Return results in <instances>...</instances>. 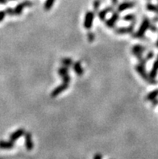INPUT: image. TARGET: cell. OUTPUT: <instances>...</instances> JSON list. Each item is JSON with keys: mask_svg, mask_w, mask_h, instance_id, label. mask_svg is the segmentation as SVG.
I'll return each mask as SVG.
<instances>
[{"mask_svg": "<svg viewBox=\"0 0 158 159\" xmlns=\"http://www.w3.org/2000/svg\"><path fill=\"white\" fill-rule=\"evenodd\" d=\"M135 70H136V73L141 77V79L144 81H145L146 83H149L151 85H155L158 83L156 79H152L150 76L149 74L147 72L146 67L143 66L142 65L137 64L135 66Z\"/></svg>", "mask_w": 158, "mask_h": 159, "instance_id": "cell-2", "label": "cell"}, {"mask_svg": "<svg viewBox=\"0 0 158 159\" xmlns=\"http://www.w3.org/2000/svg\"><path fill=\"white\" fill-rule=\"evenodd\" d=\"M150 24H151V21L148 17H144V18H143L142 22H141V24H140L138 30L136 31V32L132 33V37H134V38H136V39L144 38L146 32L149 29Z\"/></svg>", "mask_w": 158, "mask_h": 159, "instance_id": "cell-1", "label": "cell"}, {"mask_svg": "<svg viewBox=\"0 0 158 159\" xmlns=\"http://www.w3.org/2000/svg\"><path fill=\"white\" fill-rule=\"evenodd\" d=\"M73 69H74V72L78 76L81 77L84 75V70H83V67L82 66V63L80 61H75L73 64Z\"/></svg>", "mask_w": 158, "mask_h": 159, "instance_id": "cell-12", "label": "cell"}, {"mask_svg": "<svg viewBox=\"0 0 158 159\" xmlns=\"http://www.w3.org/2000/svg\"><path fill=\"white\" fill-rule=\"evenodd\" d=\"M111 2L112 6L115 7V6H117V5H118V3H119V0H111Z\"/></svg>", "mask_w": 158, "mask_h": 159, "instance_id": "cell-31", "label": "cell"}, {"mask_svg": "<svg viewBox=\"0 0 158 159\" xmlns=\"http://www.w3.org/2000/svg\"><path fill=\"white\" fill-rule=\"evenodd\" d=\"M55 1L56 0H45L44 3V10L46 11H50L53 7L54 3H55Z\"/></svg>", "mask_w": 158, "mask_h": 159, "instance_id": "cell-18", "label": "cell"}, {"mask_svg": "<svg viewBox=\"0 0 158 159\" xmlns=\"http://www.w3.org/2000/svg\"><path fill=\"white\" fill-rule=\"evenodd\" d=\"M153 57H154V52L152 50H151L147 53L146 57H145V59H146L147 61H150L151 59L153 58Z\"/></svg>", "mask_w": 158, "mask_h": 159, "instance_id": "cell-26", "label": "cell"}, {"mask_svg": "<svg viewBox=\"0 0 158 159\" xmlns=\"http://www.w3.org/2000/svg\"><path fill=\"white\" fill-rule=\"evenodd\" d=\"M87 39H88L89 42H93L95 40V35H94V32L89 31L88 33H87Z\"/></svg>", "mask_w": 158, "mask_h": 159, "instance_id": "cell-23", "label": "cell"}, {"mask_svg": "<svg viewBox=\"0 0 158 159\" xmlns=\"http://www.w3.org/2000/svg\"><path fill=\"white\" fill-rule=\"evenodd\" d=\"M25 133H26V132H25V129H23V128L17 129L16 131L13 132V133L10 135V141L15 142V141H16L17 140L20 139L21 137H24Z\"/></svg>", "mask_w": 158, "mask_h": 159, "instance_id": "cell-11", "label": "cell"}, {"mask_svg": "<svg viewBox=\"0 0 158 159\" xmlns=\"http://www.w3.org/2000/svg\"><path fill=\"white\" fill-rule=\"evenodd\" d=\"M156 14L158 15V4H157V12H156Z\"/></svg>", "mask_w": 158, "mask_h": 159, "instance_id": "cell-35", "label": "cell"}, {"mask_svg": "<svg viewBox=\"0 0 158 159\" xmlns=\"http://www.w3.org/2000/svg\"><path fill=\"white\" fill-rule=\"evenodd\" d=\"M151 102H152V107H156V106H157V105H158V99H153V100L151 101Z\"/></svg>", "mask_w": 158, "mask_h": 159, "instance_id": "cell-30", "label": "cell"}, {"mask_svg": "<svg viewBox=\"0 0 158 159\" xmlns=\"http://www.w3.org/2000/svg\"><path fill=\"white\" fill-rule=\"evenodd\" d=\"M24 145H25V148L28 149V151H31L34 148V143H33V141H32V133L30 132H28V133H25L24 134Z\"/></svg>", "mask_w": 158, "mask_h": 159, "instance_id": "cell-8", "label": "cell"}, {"mask_svg": "<svg viewBox=\"0 0 158 159\" xmlns=\"http://www.w3.org/2000/svg\"><path fill=\"white\" fill-rule=\"evenodd\" d=\"M33 5L32 1L30 0H25L24 2H20L16 6V7L14 8V11H15V16H19L22 14L23 11L25 7H31Z\"/></svg>", "mask_w": 158, "mask_h": 159, "instance_id": "cell-6", "label": "cell"}, {"mask_svg": "<svg viewBox=\"0 0 158 159\" xmlns=\"http://www.w3.org/2000/svg\"><path fill=\"white\" fill-rule=\"evenodd\" d=\"M61 63L62 66L70 68V67L73 66L74 61L72 60V58H70V57H63V58L61 60Z\"/></svg>", "mask_w": 158, "mask_h": 159, "instance_id": "cell-17", "label": "cell"}, {"mask_svg": "<svg viewBox=\"0 0 158 159\" xmlns=\"http://www.w3.org/2000/svg\"><path fill=\"white\" fill-rule=\"evenodd\" d=\"M9 1H15V0H9Z\"/></svg>", "mask_w": 158, "mask_h": 159, "instance_id": "cell-36", "label": "cell"}, {"mask_svg": "<svg viewBox=\"0 0 158 159\" xmlns=\"http://www.w3.org/2000/svg\"><path fill=\"white\" fill-rule=\"evenodd\" d=\"M120 16L119 11H113L112 16L108 20H105V24L108 28H115V25L119 20H120Z\"/></svg>", "mask_w": 158, "mask_h": 159, "instance_id": "cell-5", "label": "cell"}, {"mask_svg": "<svg viewBox=\"0 0 158 159\" xmlns=\"http://www.w3.org/2000/svg\"><path fill=\"white\" fill-rule=\"evenodd\" d=\"M136 6V2H133V1H126V2H123L122 3H120L118 5V7H117V11L122 12L124 11L129 10V9H132L134 7Z\"/></svg>", "mask_w": 158, "mask_h": 159, "instance_id": "cell-9", "label": "cell"}, {"mask_svg": "<svg viewBox=\"0 0 158 159\" xmlns=\"http://www.w3.org/2000/svg\"><path fill=\"white\" fill-rule=\"evenodd\" d=\"M93 159H102V155L100 153H97L94 155Z\"/></svg>", "mask_w": 158, "mask_h": 159, "instance_id": "cell-29", "label": "cell"}, {"mask_svg": "<svg viewBox=\"0 0 158 159\" xmlns=\"http://www.w3.org/2000/svg\"><path fill=\"white\" fill-rule=\"evenodd\" d=\"M5 12L6 14L8 15L9 16H15V11H14V8L11 7H7L5 10Z\"/></svg>", "mask_w": 158, "mask_h": 159, "instance_id": "cell-25", "label": "cell"}, {"mask_svg": "<svg viewBox=\"0 0 158 159\" xmlns=\"http://www.w3.org/2000/svg\"><path fill=\"white\" fill-rule=\"evenodd\" d=\"M156 47L158 48V38H157V40H156Z\"/></svg>", "mask_w": 158, "mask_h": 159, "instance_id": "cell-34", "label": "cell"}, {"mask_svg": "<svg viewBox=\"0 0 158 159\" xmlns=\"http://www.w3.org/2000/svg\"><path fill=\"white\" fill-rule=\"evenodd\" d=\"M136 16H135V14H127L125 15V16L123 17V20H124V21H126V22H130V23H132V22H136Z\"/></svg>", "mask_w": 158, "mask_h": 159, "instance_id": "cell-20", "label": "cell"}, {"mask_svg": "<svg viewBox=\"0 0 158 159\" xmlns=\"http://www.w3.org/2000/svg\"><path fill=\"white\" fill-rule=\"evenodd\" d=\"M0 159H1V158H0Z\"/></svg>", "mask_w": 158, "mask_h": 159, "instance_id": "cell-38", "label": "cell"}, {"mask_svg": "<svg viewBox=\"0 0 158 159\" xmlns=\"http://www.w3.org/2000/svg\"><path fill=\"white\" fill-rule=\"evenodd\" d=\"M149 30L152 32H156L158 30L156 25H155L154 24H150V26H149Z\"/></svg>", "mask_w": 158, "mask_h": 159, "instance_id": "cell-27", "label": "cell"}, {"mask_svg": "<svg viewBox=\"0 0 158 159\" xmlns=\"http://www.w3.org/2000/svg\"><path fill=\"white\" fill-rule=\"evenodd\" d=\"M95 18V12L92 11H88L85 14L84 21H83V27L86 30H90L92 28L94 20Z\"/></svg>", "mask_w": 158, "mask_h": 159, "instance_id": "cell-3", "label": "cell"}, {"mask_svg": "<svg viewBox=\"0 0 158 159\" xmlns=\"http://www.w3.org/2000/svg\"><path fill=\"white\" fill-rule=\"evenodd\" d=\"M158 75V54L156 56V59L154 61V62L152 64V69H151L150 72H149V76L152 79H156V76Z\"/></svg>", "mask_w": 158, "mask_h": 159, "instance_id": "cell-13", "label": "cell"}, {"mask_svg": "<svg viewBox=\"0 0 158 159\" xmlns=\"http://www.w3.org/2000/svg\"><path fill=\"white\" fill-rule=\"evenodd\" d=\"M146 9L148 11L156 13L157 12V5H155V4L152 3V2H148L146 4Z\"/></svg>", "mask_w": 158, "mask_h": 159, "instance_id": "cell-21", "label": "cell"}, {"mask_svg": "<svg viewBox=\"0 0 158 159\" xmlns=\"http://www.w3.org/2000/svg\"><path fill=\"white\" fill-rule=\"evenodd\" d=\"M147 48L144 45H141V44H135L133 45L132 48V52H140V53H144V52H146Z\"/></svg>", "mask_w": 158, "mask_h": 159, "instance_id": "cell-16", "label": "cell"}, {"mask_svg": "<svg viewBox=\"0 0 158 159\" xmlns=\"http://www.w3.org/2000/svg\"><path fill=\"white\" fill-rule=\"evenodd\" d=\"M69 86H70L69 83H62L61 84L57 86V87H56L55 89H53L52 92H51L50 94L51 98H56V96L61 95V93H63L65 91H66V90L69 88Z\"/></svg>", "mask_w": 158, "mask_h": 159, "instance_id": "cell-7", "label": "cell"}, {"mask_svg": "<svg viewBox=\"0 0 158 159\" xmlns=\"http://www.w3.org/2000/svg\"><path fill=\"white\" fill-rule=\"evenodd\" d=\"M8 0H0V4H6Z\"/></svg>", "mask_w": 158, "mask_h": 159, "instance_id": "cell-33", "label": "cell"}, {"mask_svg": "<svg viewBox=\"0 0 158 159\" xmlns=\"http://www.w3.org/2000/svg\"><path fill=\"white\" fill-rule=\"evenodd\" d=\"M148 1H151V0H148Z\"/></svg>", "mask_w": 158, "mask_h": 159, "instance_id": "cell-37", "label": "cell"}, {"mask_svg": "<svg viewBox=\"0 0 158 159\" xmlns=\"http://www.w3.org/2000/svg\"><path fill=\"white\" fill-rule=\"evenodd\" d=\"M15 147V144L11 141H0V149H11Z\"/></svg>", "mask_w": 158, "mask_h": 159, "instance_id": "cell-14", "label": "cell"}, {"mask_svg": "<svg viewBox=\"0 0 158 159\" xmlns=\"http://www.w3.org/2000/svg\"><path fill=\"white\" fill-rule=\"evenodd\" d=\"M152 22L154 23H158V16H154L153 18H152Z\"/></svg>", "mask_w": 158, "mask_h": 159, "instance_id": "cell-32", "label": "cell"}, {"mask_svg": "<svg viewBox=\"0 0 158 159\" xmlns=\"http://www.w3.org/2000/svg\"><path fill=\"white\" fill-rule=\"evenodd\" d=\"M61 80H62V83H69V84H70V81H71V77H70V75L68 74V75L62 76L61 77Z\"/></svg>", "mask_w": 158, "mask_h": 159, "instance_id": "cell-24", "label": "cell"}, {"mask_svg": "<svg viewBox=\"0 0 158 159\" xmlns=\"http://www.w3.org/2000/svg\"><path fill=\"white\" fill-rule=\"evenodd\" d=\"M6 12L5 11H0V22H2V20H4L5 16H6Z\"/></svg>", "mask_w": 158, "mask_h": 159, "instance_id": "cell-28", "label": "cell"}, {"mask_svg": "<svg viewBox=\"0 0 158 159\" xmlns=\"http://www.w3.org/2000/svg\"><path fill=\"white\" fill-rule=\"evenodd\" d=\"M136 22H132L130 25L127 27H120V28H115V33L116 35H127L132 34L134 32Z\"/></svg>", "mask_w": 158, "mask_h": 159, "instance_id": "cell-4", "label": "cell"}, {"mask_svg": "<svg viewBox=\"0 0 158 159\" xmlns=\"http://www.w3.org/2000/svg\"><path fill=\"white\" fill-rule=\"evenodd\" d=\"M158 97V89H156L154 91H151L148 94H147V95L145 96V101H148V102H150L152 101L153 99H157Z\"/></svg>", "mask_w": 158, "mask_h": 159, "instance_id": "cell-15", "label": "cell"}, {"mask_svg": "<svg viewBox=\"0 0 158 159\" xmlns=\"http://www.w3.org/2000/svg\"><path fill=\"white\" fill-rule=\"evenodd\" d=\"M69 72H70V68H69V67L64 66L62 67H60V68L57 70V74L61 78L62 76H64V75H68Z\"/></svg>", "mask_w": 158, "mask_h": 159, "instance_id": "cell-19", "label": "cell"}, {"mask_svg": "<svg viewBox=\"0 0 158 159\" xmlns=\"http://www.w3.org/2000/svg\"><path fill=\"white\" fill-rule=\"evenodd\" d=\"M113 11H114V6H112L111 5V6L106 7L104 9H102V10L101 11H98V17L99 18V20H100L101 21H105L107 14H109V13Z\"/></svg>", "mask_w": 158, "mask_h": 159, "instance_id": "cell-10", "label": "cell"}, {"mask_svg": "<svg viewBox=\"0 0 158 159\" xmlns=\"http://www.w3.org/2000/svg\"><path fill=\"white\" fill-rule=\"evenodd\" d=\"M101 6V2L100 0H94L93 2V7H94V11L95 13H98L99 11V8Z\"/></svg>", "mask_w": 158, "mask_h": 159, "instance_id": "cell-22", "label": "cell"}]
</instances>
